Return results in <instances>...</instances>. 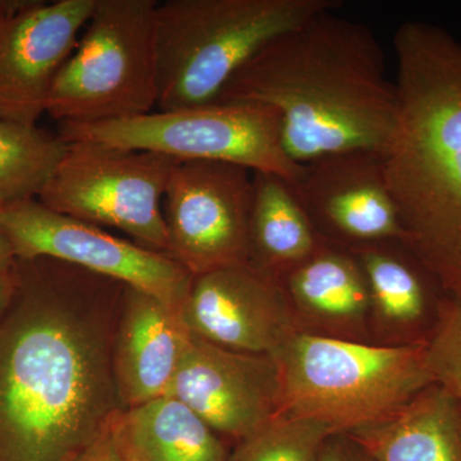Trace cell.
Instances as JSON below:
<instances>
[{"mask_svg": "<svg viewBox=\"0 0 461 461\" xmlns=\"http://www.w3.org/2000/svg\"><path fill=\"white\" fill-rule=\"evenodd\" d=\"M105 280L17 259L0 321V461H75L123 409L105 339L78 314Z\"/></svg>", "mask_w": 461, "mask_h": 461, "instance_id": "cell-1", "label": "cell"}, {"mask_svg": "<svg viewBox=\"0 0 461 461\" xmlns=\"http://www.w3.org/2000/svg\"><path fill=\"white\" fill-rule=\"evenodd\" d=\"M338 11L273 39L217 100L272 109L285 151L299 166L353 151L381 154L395 130L396 86L382 45L371 27Z\"/></svg>", "mask_w": 461, "mask_h": 461, "instance_id": "cell-2", "label": "cell"}, {"mask_svg": "<svg viewBox=\"0 0 461 461\" xmlns=\"http://www.w3.org/2000/svg\"><path fill=\"white\" fill-rule=\"evenodd\" d=\"M397 120L381 153L412 256L461 294V42L409 21L393 38Z\"/></svg>", "mask_w": 461, "mask_h": 461, "instance_id": "cell-3", "label": "cell"}, {"mask_svg": "<svg viewBox=\"0 0 461 461\" xmlns=\"http://www.w3.org/2000/svg\"><path fill=\"white\" fill-rule=\"evenodd\" d=\"M339 0H167L156 9L157 111L217 102L240 69L281 33Z\"/></svg>", "mask_w": 461, "mask_h": 461, "instance_id": "cell-4", "label": "cell"}, {"mask_svg": "<svg viewBox=\"0 0 461 461\" xmlns=\"http://www.w3.org/2000/svg\"><path fill=\"white\" fill-rule=\"evenodd\" d=\"M272 357L280 414L321 421L335 433L384 420L435 384L426 339L381 346L299 330Z\"/></svg>", "mask_w": 461, "mask_h": 461, "instance_id": "cell-5", "label": "cell"}, {"mask_svg": "<svg viewBox=\"0 0 461 461\" xmlns=\"http://www.w3.org/2000/svg\"><path fill=\"white\" fill-rule=\"evenodd\" d=\"M157 0H96L51 89L59 123L127 120L157 111Z\"/></svg>", "mask_w": 461, "mask_h": 461, "instance_id": "cell-6", "label": "cell"}, {"mask_svg": "<svg viewBox=\"0 0 461 461\" xmlns=\"http://www.w3.org/2000/svg\"><path fill=\"white\" fill-rule=\"evenodd\" d=\"M58 135L66 142L151 151L178 162L232 163L290 185L303 169L285 151L277 114L254 103L217 102L109 122L59 123Z\"/></svg>", "mask_w": 461, "mask_h": 461, "instance_id": "cell-7", "label": "cell"}, {"mask_svg": "<svg viewBox=\"0 0 461 461\" xmlns=\"http://www.w3.org/2000/svg\"><path fill=\"white\" fill-rule=\"evenodd\" d=\"M177 162L151 151L68 142L38 200L57 213L123 230L169 256L163 198Z\"/></svg>", "mask_w": 461, "mask_h": 461, "instance_id": "cell-8", "label": "cell"}, {"mask_svg": "<svg viewBox=\"0 0 461 461\" xmlns=\"http://www.w3.org/2000/svg\"><path fill=\"white\" fill-rule=\"evenodd\" d=\"M20 260L54 259L147 293L181 311L193 276L173 258L115 238L95 224L57 213L38 199L2 206Z\"/></svg>", "mask_w": 461, "mask_h": 461, "instance_id": "cell-9", "label": "cell"}, {"mask_svg": "<svg viewBox=\"0 0 461 461\" xmlns=\"http://www.w3.org/2000/svg\"><path fill=\"white\" fill-rule=\"evenodd\" d=\"M254 172L213 160L177 162L163 198L169 257L193 277L249 264Z\"/></svg>", "mask_w": 461, "mask_h": 461, "instance_id": "cell-10", "label": "cell"}, {"mask_svg": "<svg viewBox=\"0 0 461 461\" xmlns=\"http://www.w3.org/2000/svg\"><path fill=\"white\" fill-rule=\"evenodd\" d=\"M96 0L21 2L0 23V120L38 126Z\"/></svg>", "mask_w": 461, "mask_h": 461, "instance_id": "cell-11", "label": "cell"}, {"mask_svg": "<svg viewBox=\"0 0 461 461\" xmlns=\"http://www.w3.org/2000/svg\"><path fill=\"white\" fill-rule=\"evenodd\" d=\"M191 335L249 354H275L302 329L280 282L250 266L195 276L180 311Z\"/></svg>", "mask_w": 461, "mask_h": 461, "instance_id": "cell-12", "label": "cell"}, {"mask_svg": "<svg viewBox=\"0 0 461 461\" xmlns=\"http://www.w3.org/2000/svg\"><path fill=\"white\" fill-rule=\"evenodd\" d=\"M321 239L346 249L405 242L381 154L353 151L303 166L291 185Z\"/></svg>", "mask_w": 461, "mask_h": 461, "instance_id": "cell-13", "label": "cell"}, {"mask_svg": "<svg viewBox=\"0 0 461 461\" xmlns=\"http://www.w3.org/2000/svg\"><path fill=\"white\" fill-rule=\"evenodd\" d=\"M168 395L218 435L241 441L280 414L277 363L272 355L240 353L193 336Z\"/></svg>", "mask_w": 461, "mask_h": 461, "instance_id": "cell-14", "label": "cell"}, {"mask_svg": "<svg viewBox=\"0 0 461 461\" xmlns=\"http://www.w3.org/2000/svg\"><path fill=\"white\" fill-rule=\"evenodd\" d=\"M193 335L180 311L131 287L123 290V317L113 357L123 408L168 395Z\"/></svg>", "mask_w": 461, "mask_h": 461, "instance_id": "cell-15", "label": "cell"}, {"mask_svg": "<svg viewBox=\"0 0 461 461\" xmlns=\"http://www.w3.org/2000/svg\"><path fill=\"white\" fill-rule=\"evenodd\" d=\"M280 284L300 323H313L330 338L359 332L372 311L362 264L350 249L330 242L324 241Z\"/></svg>", "mask_w": 461, "mask_h": 461, "instance_id": "cell-16", "label": "cell"}, {"mask_svg": "<svg viewBox=\"0 0 461 461\" xmlns=\"http://www.w3.org/2000/svg\"><path fill=\"white\" fill-rule=\"evenodd\" d=\"M346 435L375 461H461V402L432 384L384 420Z\"/></svg>", "mask_w": 461, "mask_h": 461, "instance_id": "cell-17", "label": "cell"}, {"mask_svg": "<svg viewBox=\"0 0 461 461\" xmlns=\"http://www.w3.org/2000/svg\"><path fill=\"white\" fill-rule=\"evenodd\" d=\"M112 432L127 461H226V446L186 403L172 395L121 409Z\"/></svg>", "mask_w": 461, "mask_h": 461, "instance_id": "cell-18", "label": "cell"}, {"mask_svg": "<svg viewBox=\"0 0 461 461\" xmlns=\"http://www.w3.org/2000/svg\"><path fill=\"white\" fill-rule=\"evenodd\" d=\"M253 187L248 266L281 282L317 253L324 240L286 180L254 172Z\"/></svg>", "mask_w": 461, "mask_h": 461, "instance_id": "cell-19", "label": "cell"}, {"mask_svg": "<svg viewBox=\"0 0 461 461\" xmlns=\"http://www.w3.org/2000/svg\"><path fill=\"white\" fill-rule=\"evenodd\" d=\"M391 242L360 245L350 250L366 273L371 312L377 320L393 330L418 329L429 311L430 287L439 285L411 250L403 256L390 247Z\"/></svg>", "mask_w": 461, "mask_h": 461, "instance_id": "cell-20", "label": "cell"}, {"mask_svg": "<svg viewBox=\"0 0 461 461\" xmlns=\"http://www.w3.org/2000/svg\"><path fill=\"white\" fill-rule=\"evenodd\" d=\"M67 149L39 126L0 120V204L38 199Z\"/></svg>", "mask_w": 461, "mask_h": 461, "instance_id": "cell-21", "label": "cell"}, {"mask_svg": "<svg viewBox=\"0 0 461 461\" xmlns=\"http://www.w3.org/2000/svg\"><path fill=\"white\" fill-rule=\"evenodd\" d=\"M335 430L314 420L280 414L239 441L226 461H317Z\"/></svg>", "mask_w": 461, "mask_h": 461, "instance_id": "cell-22", "label": "cell"}, {"mask_svg": "<svg viewBox=\"0 0 461 461\" xmlns=\"http://www.w3.org/2000/svg\"><path fill=\"white\" fill-rule=\"evenodd\" d=\"M433 382L461 402V294H444L426 338Z\"/></svg>", "mask_w": 461, "mask_h": 461, "instance_id": "cell-23", "label": "cell"}, {"mask_svg": "<svg viewBox=\"0 0 461 461\" xmlns=\"http://www.w3.org/2000/svg\"><path fill=\"white\" fill-rule=\"evenodd\" d=\"M317 461H375L362 445L346 433H335L321 446Z\"/></svg>", "mask_w": 461, "mask_h": 461, "instance_id": "cell-24", "label": "cell"}, {"mask_svg": "<svg viewBox=\"0 0 461 461\" xmlns=\"http://www.w3.org/2000/svg\"><path fill=\"white\" fill-rule=\"evenodd\" d=\"M75 461H127V459L115 441L111 423H109L107 429L103 430Z\"/></svg>", "mask_w": 461, "mask_h": 461, "instance_id": "cell-25", "label": "cell"}, {"mask_svg": "<svg viewBox=\"0 0 461 461\" xmlns=\"http://www.w3.org/2000/svg\"><path fill=\"white\" fill-rule=\"evenodd\" d=\"M17 288V260L9 266H0V321L7 314Z\"/></svg>", "mask_w": 461, "mask_h": 461, "instance_id": "cell-26", "label": "cell"}, {"mask_svg": "<svg viewBox=\"0 0 461 461\" xmlns=\"http://www.w3.org/2000/svg\"><path fill=\"white\" fill-rule=\"evenodd\" d=\"M2 204H0V266H9L16 262L14 247H12L11 239H9L7 230L2 220Z\"/></svg>", "mask_w": 461, "mask_h": 461, "instance_id": "cell-27", "label": "cell"}, {"mask_svg": "<svg viewBox=\"0 0 461 461\" xmlns=\"http://www.w3.org/2000/svg\"><path fill=\"white\" fill-rule=\"evenodd\" d=\"M21 2H11V0H0V23L8 16L11 12L20 5Z\"/></svg>", "mask_w": 461, "mask_h": 461, "instance_id": "cell-28", "label": "cell"}]
</instances>
